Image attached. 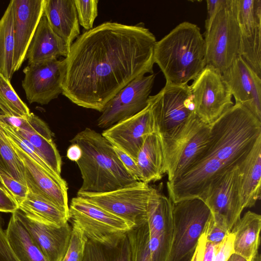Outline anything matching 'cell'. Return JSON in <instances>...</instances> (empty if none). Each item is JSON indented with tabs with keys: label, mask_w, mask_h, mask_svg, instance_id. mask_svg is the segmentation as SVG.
<instances>
[{
	"label": "cell",
	"mask_w": 261,
	"mask_h": 261,
	"mask_svg": "<svg viewBox=\"0 0 261 261\" xmlns=\"http://www.w3.org/2000/svg\"><path fill=\"white\" fill-rule=\"evenodd\" d=\"M31 113L15 91L10 81L0 74V115L28 118Z\"/></svg>",
	"instance_id": "obj_33"
},
{
	"label": "cell",
	"mask_w": 261,
	"mask_h": 261,
	"mask_svg": "<svg viewBox=\"0 0 261 261\" xmlns=\"http://www.w3.org/2000/svg\"><path fill=\"white\" fill-rule=\"evenodd\" d=\"M189 88L195 114L205 124L213 123L233 105L222 73L210 66H205Z\"/></svg>",
	"instance_id": "obj_11"
},
{
	"label": "cell",
	"mask_w": 261,
	"mask_h": 261,
	"mask_svg": "<svg viewBox=\"0 0 261 261\" xmlns=\"http://www.w3.org/2000/svg\"><path fill=\"white\" fill-rule=\"evenodd\" d=\"M154 62L166 84L185 85L194 80L206 66L205 46L200 28L184 21L156 41Z\"/></svg>",
	"instance_id": "obj_4"
},
{
	"label": "cell",
	"mask_w": 261,
	"mask_h": 261,
	"mask_svg": "<svg viewBox=\"0 0 261 261\" xmlns=\"http://www.w3.org/2000/svg\"><path fill=\"white\" fill-rule=\"evenodd\" d=\"M22 87L30 103L47 105L62 94L65 59H51L28 65L23 70Z\"/></svg>",
	"instance_id": "obj_13"
},
{
	"label": "cell",
	"mask_w": 261,
	"mask_h": 261,
	"mask_svg": "<svg viewBox=\"0 0 261 261\" xmlns=\"http://www.w3.org/2000/svg\"><path fill=\"white\" fill-rule=\"evenodd\" d=\"M244 208L253 206L260 197L261 136L238 164Z\"/></svg>",
	"instance_id": "obj_23"
},
{
	"label": "cell",
	"mask_w": 261,
	"mask_h": 261,
	"mask_svg": "<svg viewBox=\"0 0 261 261\" xmlns=\"http://www.w3.org/2000/svg\"><path fill=\"white\" fill-rule=\"evenodd\" d=\"M141 181L148 184L160 180L165 174L162 145L155 133L145 139L136 158Z\"/></svg>",
	"instance_id": "obj_25"
},
{
	"label": "cell",
	"mask_w": 261,
	"mask_h": 261,
	"mask_svg": "<svg viewBox=\"0 0 261 261\" xmlns=\"http://www.w3.org/2000/svg\"><path fill=\"white\" fill-rule=\"evenodd\" d=\"M69 51L70 47L52 30L43 14L27 52L28 65L61 56L66 58Z\"/></svg>",
	"instance_id": "obj_21"
},
{
	"label": "cell",
	"mask_w": 261,
	"mask_h": 261,
	"mask_svg": "<svg viewBox=\"0 0 261 261\" xmlns=\"http://www.w3.org/2000/svg\"><path fill=\"white\" fill-rule=\"evenodd\" d=\"M43 14L52 30L70 48L80 34L74 0H45Z\"/></svg>",
	"instance_id": "obj_22"
},
{
	"label": "cell",
	"mask_w": 261,
	"mask_h": 261,
	"mask_svg": "<svg viewBox=\"0 0 261 261\" xmlns=\"http://www.w3.org/2000/svg\"><path fill=\"white\" fill-rule=\"evenodd\" d=\"M154 127L160 139L167 138L196 115L189 86L166 84L148 99Z\"/></svg>",
	"instance_id": "obj_8"
},
{
	"label": "cell",
	"mask_w": 261,
	"mask_h": 261,
	"mask_svg": "<svg viewBox=\"0 0 261 261\" xmlns=\"http://www.w3.org/2000/svg\"><path fill=\"white\" fill-rule=\"evenodd\" d=\"M5 232L9 245L19 261H48L14 213Z\"/></svg>",
	"instance_id": "obj_26"
},
{
	"label": "cell",
	"mask_w": 261,
	"mask_h": 261,
	"mask_svg": "<svg viewBox=\"0 0 261 261\" xmlns=\"http://www.w3.org/2000/svg\"><path fill=\"white\" fill-rule=\"evenodd\" d=\"M240 30V56L261 78V25Z\"/></svg>",
	"instance_id": "obj_30"
},
{
	"label": "cell",
	"mask_w": 261,
	"mask_h": 261,
	"mask_svg": "<svg viewBox=\"0 0 261 261\" xmlns=\"http://www.w3.org/2000/svg\"><path fill=\"white\" fill-rule=\"evenodd\" d=\"M114 148L118 158L127 171L136 180L141 181V174L136 161L120 149L115 146H114Z\"/></svg>",
	"instance_id": "obj_41"
},
{
	"label": "cell",
	"mask_w": 261,
	"mask_h": 261,
	"mask_svg": "<svg viewBox=\"0 0 261 261\" xmlns=\"http://www.w3.org/2000/svg\"><path fill=\"white\" fill-rule=\"evenodd\" d=\"M69 219L83 231L88 240L100 243L113 241L133 225L87 200L76 196L69 206Z\"/></svg>",
	"instance_id": "obj_12"
},
{
	"label": "cell",
	"mask_w": 261,
	"mask_h": 261,
	"mask_svg": "<svg viewBox=\"0 0 261 261\" xmlns=\"http://www.w3.org/2000/svg\"><path fill=\"white\" fill-rule=\"evenodd\" d=\"M18 209L29 218L47 224L61 226L69 219V216L56 205L29 191L18 204Z\"/></svg>",
	"instance_id": "obj_27"
},
{
	"label": "cell",
	"mask_w": 261,
	"mask_h": 261,
	"mask_svg": "<svg viewBox=\"0 0 261 261\" xmlns=\"http://www.w3.org/2000/svg\"><path fill=\"white\" fill-rule=\"evenodd\" d=\"M156 42L141 23L105 22L85 32L65 58L62 94L78 106L101 112L132 81L153 73Z\"/></svg>",
	"instance_id": "obj_1"
},
{
	"label": "cell",
	"mask_w": 261,
	"mask_h": 261,
	"mask_svg": "<svg viewBox=\"0 0 261 261\" xmlns=\"http://www.w3.org/2000/svg\"><path fill=\"white\" fill-rule=\"evenodd\" d=\"M70 142L82 150V156L76 162L83 180L77 193H106L137 181L123 166L113 145L101 134L87 127Z\"/></svg>",
	"instance_id": "obj_3"
},
{
	"label": "cell",
	"mask_w": 261,
	"mask_h": 261,
	"mask_svg": "<svg viewBox=\"0 0 261 261\" xmlns=\"http://www.w3.org/2000/svg\"><path fill=\"white\" fill-rule=\"evenodd\" d=\"M233 241V234L230 232L219 245L216 246L213 261H227L234 253Z\"/></svg>",
	"instance_id": "obj_39"
},
{
	"label": "cell",
	"mask_w": 261,
	"mask_h": 261,
	"mask_svg": "<svg viewBox=\"0 0 261 261\" xmlns=\"http://www.w3.org/2000/svg\"><path fill=\"white\" fill-rule=\"evenodd\" d=\"M205 233H203L198 241L195 252L191 261H202L206 244Z\"/></svg>",
	"instance_id": "obj_45"
},
{
	"label": "cell",
	"mask_w": 261,
	"mask_h": 261,
	"mask_svg": "<svg viewBox=\"0 0 261 261\" xmlns=\"http://www.w3.org/2000/svg\"><path fill=\"white\" fill-rule=\"evenodd\" d=\"M216 246L206 241L202 261H213L215 254Z\"/></svg>",
	"instance_id": "obj_47"
},
{
	"label": "cell",
	"mask_w": 261,
	"mask_h": 261,
	"mask_svg": "<svg viewBox=\"0 0 261 261\" xmlns=\"http://www.w3.org/2000/svg\"><path fill=\"white\" fill-rule=\"evenodd\" d=\"M83 261H131L126 233L107 243L88 240Z\"/></svg>",
	"instance_id": "obj_28"
},
{
	"label": "cell",
	"mask_w": 261,
	"mask_h": 261,
	"mask_svg": "<svg viewBox=\"0 0 261 261\" xmlns=\"http://www.w3.org/2000/svg\"><path fill=\"white\" fill-rule=\"evenodd\" d=\"M154 187L136 181L124 187L102 193H77L81 197L126 221L134 227L147 222V208Z\"/></svg>",
	"instance_id": "obj_10"
},
{
	"label": "cell",
	"mask_w": 261,
	"mask_h": 261,
	"mask_svg": "<svg viewBox=\"0 0 261 261\" xmlns=\"http://www.w3.org/2000/svg\"><path fill=\"white\" fill-rule=\"evenodd\" d=\"M0 120L15 128L30 133H38L49 140H53L52 133L48 125L32 113L28 118L0 115Z\"/></svg>",
	"instance_id": "obj_35"
},
{
	"label": "cell",
	"mask_w": 261,
	"mask_h": 261,
	"mask_svg": "<svg viewBox=\"0 0 261 261\" xmlns=\"http://www.w3.org/2000/svg\"><path fill=\"white\" fill-rule=\"evenodd\" d=\"M200 199L210 209L215 224L230 232L244 210L238 165L216 175Z\"/></svg>",
	"instance_id": "obj_9"
},
{
	"label": "cell",
	"mask_w": 261,
	"mask_h": 261,
	"mask_svg": "<svg viewBox=\"0 0 261 261\" xmlns=\"http://www.w3.org/2000/svg\"><path fill=\"white\" fill-rule=\"evenodd\" d=\"M0 261H19L11 248L7 239L5 230L2 227L0 217Z\"/></svg>",
	"instance_id": "obj_42"
},
{
	"label": "cell",
	"mask_w": 261,
	"mask_h": 261,
	"mask_svg": "<svg viewBox=\"0 0 261 261\" xmlns=\"http://www.w3.org/2000/svg\"><path fill=\"white\" fill-rule=\"evenodd\" d=\"M0 171L26 186L24 168L0 122Z\"/></svg>",
	"instance_id": "obj_32"
},
{
	"label": "cell",
	"mask_w": 261,
	"mask_h": 261,
	"mask_svg": "<svg viewBox=\"0 0 261 261\" xmlns=\"http://www.w3.org/2000/svg\"><path fill=\"white\" fill-rule=\"evenodd\" d=\"M261 136V121L235 103L210 124L208 144L194 165L178 178L167 182L172 203L200 198L218 174L238 165Z\"/></svg>",
	"instance_id": "obj_2"
},
{
	"label": "cell",
	"mask_w": 261,
	"mask_h": 261,
	"mask_svg": "<svg viewBox=\"0 0 261 261\" xmlns=\"http://www.w3.org/2000/svg\"><path fill=\"white\" fill-rule=\"evenodd\" d=\"M227 261H247L244 258L236 253H233Z\"/></svg>",
	"instance_id": "obj_48"
},
{
	"label": "cell",
	"mask_w": 261,
	"mask_h": 261,
	"mask_svg": "<svg viewBox=\"0 0 261 261\" xmlns=\"http://www.w3.org/2000/svg\"><path fill=\"white\" fill-rule=\"evenodd\" d=\"M131 261H152L147 222L128 230Z\"/></svg>",
	"instance_id": "obj_34"
},
{
	"label": "cell",
	"mask_w": 261,
	"mask_h": 261,
	"mask_svg": "<svg viewBox=\"0 0 261 261\" xmlns=\"http://www.w3.org/2000/svg\"><path fill=\"white\" fill-rule=\"evenodd\" d=\"M87 241L82 229L73 223L68 246L62 261H83Z\"/></svg>",
	"instance_id": "obj_36"
},
{
	"label": "cell",
	"mask_w": 261,
	"mask_h": 261,
	"mask_svg": "<svg viewBox=\"0 0 261 261\" xmlns=\"http://www.w3.org/2000/svg\"><path fill=\"white\" fill-rule=\"evenodd\" d=\"M155 75L140 76L120 90L105 106L97 119V126L108 128L145 109Z\"/></svg>",
	"instance_id": "obj_14"
},
{
	"label": "cell",
	"mask_w": 261,
	"mask_h": 261,
	"mask_svg": "<svg viewBox=\"0 0 261 261\" xmlns=\"http://www.w3.org/2000/svg\"><path fill=\"white\" fill-rule=\"evenodd\" d=\"M13 20L14 0H12L0 19V74L9 81L14 73Z\"/></svg>",
	"instance_id": "obj_29"
},
{
	"label": "cell",
	"mask_w": 261,
	"mask_h": 261,
	"mask_svg": "<svg viewBox=\"0 0 261 261\" xmlns=\"http://www.w3.org/2000/svg\"><path fill=\"white\" fill-rule=\"evenodd\" d=\"M250 261H261L260 254L257 253Z\"/></svg>",
	"instance_id": "obj_49"
},
{
	"label": "cell",
	"mask_w": 261,
	"mask_h": 261,
	"mask_svg": "<svg viewBox=\"0 0 261 261\" xmlns=\"http://www.w3.org/2000/svg\"><path fill=\"white\" fill-rule=\"evenodd\" d=\"M260 228V215L247 211L231 231L234 236V253L250 261L258 253Z\"/></svg>",
	"instance_id": "obj_24"
},
{
	"label": "cell",
	"mask_w": 261,
	"mask_h": 261,
	"mask_svg": "<svg viewBox=\"0 0 261 261\" xmlns=\"http://www.w3.org/2000/svg\"><path fill=\"white\" fill-rule=\"evenodd\" d=\"M45 0H14V72L26 60V54L43 14Z\"/></svg>",
	"instance_id": "obj_19"
},
{
	"label": "cell",
	"mask_w": 261,
	"mask_h": 261,
	"mask_svg": "<svg viewBox=\"0 0 261 261\" xmlns=\"http://www.w3.org/2000/svg\"><path fill=\"white\" fill-rule=\"evenodd\" d=\"M223 0H207V17L205 24L208 23L220 8Z\"/></svg>",
	"instance_id": "obj_44"
},
{
	"label": "cell",
	"mask_w": 261,
	"mask_h": 261,
	"mask_svg": "<svg viewBox=\"0 0 261 261\" xmlns=\"http://www.w3.org/2000/svg\"><path fill=\"white\" fill-rule=\"evenodd\" d=\"M18 209V203L0 185V212L12 214Z\"/></svg>",
	"instance_id": "obj_43"
},
{
	"label": "cell",
	"mask_w": 261,
	"mask_h": 261,
	"mask_svg": "<svg viewBox=\"0 0 261 261\" xmlns=\"http://www.w3.org/2000/svg\"><path fill=\"white\" fill-rule=\"evenodd\" d=\"M205 233L206 242L216 246L219 245L230 232L217 225L212 216L207 223Z\"/></svg>",
	"instance_id": "obj_40"
},
{
	"label": "cell",
	"mask_w": 261,
	"mask_h": 261,
	"mask_svg": "<svg viewBox=\"0 0 261 261\" xmlns=\"http://www.w3.org/2000/svg\"><path fill=\"white\" fill-rule=\"evenodd\" d=\"M9 141L23 165L25 184L29 191L55 204L69 216L66 181L62 177L45 170Z\"/></svg>",
	"instance_id": "obj_16"
},
{
	"label": "cell",
	"mask_w": 261,
	"mask_h": 261,
	"mask_svg": "<svg viewBox=\"0 0 261 261\" xmlns=\"http://www.w3.org/2000/svg\"><path fill=\"white\" fill-rule=\"evenodd\" d=\"M14 213L47 260L62 261L71 234L72 228L68 223L58 226L32 219L19 209Z\"/></svg>",
	"instance_id": "obj_20"
},
{
	"label": "cell",
	"mask_w": 261,
	"mask_h": 261,
	"mask_svg": "<svg viewBox=\"0 0 261 261\" xmlns=\"http://www.w3.org/2000/svg\"><path fill=\"white\" fill-rule=\"evenodd\" d=\"M66 155L70 160L76 162L82 156L81 149L77 145L71 144L67 150Z\"/></svg>",
	"instance_id": "obj_46"
},
{
	"label": "cell",
	"mask_w": 261,
	"mask_h": 261,
	"mask_svg": "<svg viewBox=\"0 0 261 261\" xmlns=\"http://www.w3.org/2000/svg\"><path fill=\"white\" fill-rule=\"evenodd\" d=\"M12 127L19 135L33 145L47 166L56 174L61 176L62 159L53 140H49L38 133H30Z\"/></svg>",
	"instance_id": "obj_31"
},
{
	"label": "cell",
	"mask_w": 261,
	"mask_h": 261,
	"mask_svg": "<svg viewBox=\"0 0 261 261\" xmlns=\"http://www.w3.org/2000/svg\"><path fill=\"white\" fill-rule=\"evenodd\" d=\"M205 28L206 66L222 73L240 56L241 34L233 0H223Z\"/></svg>",
	"instance_id": "obj_6"
},
{
	"label": "cell",
	"mask_w": 261,
	"mask_h": 261,
	"mask_svg": "<svg viewBox=\"0 0 261 261\" xmlns=\"http://www.w3.org/2000/svg\"><path fill=\"white\" fill-rule=\"evenodd\" d=\"M0 185L16 201L18 205L27 197L29 193L27 186L1 171Z\"/></svg>",
	"instance_id": "obj_38"
},
{
	"label": "cell",
	"mask_w": 261,
	"mask_h": 261,
	"mask_svg": "<svg viewBox=\"0 0 261 261\" xmlns=\"http://www.w3.org/2000/svg\"><path fill=\"white\" fill-rule=\"evenodd\" d=\"M210 137V124L195 115L171 136L160 139L167 182L178 178L194 165L205 150Z\"/></svg>",
	"instance_id": "obj_5"
},
{
	"label": "cell",
	"mask_w": 261,
	"mask_h": 261,
	"mask_svg": "<svg viewBox=\"0 0 261 261\" xmlns=\"http://www.w3.org/2000/svg\"><path fill=\"white\" fill-rule=\"evenodd\" d=\"M173 234L167 261H191L211 212L201 199L173 203Z\"/></svg>",
	"instance_id": "obj_7"
},
{
	"label": "cell",
	"mask_w": 261,
	"mask_h": 261,
	"mask_svg": "<svg viewBox=\"0 0 261 261\" xmlns=\"http://www.w3.org/2000/svg\"><path fill=\"white\" fill-rule=\"evenodd\" d=\"M79 24L86 30L93 29L98 15V0H74Z\"/></svg>",
	"instance_id": "obj_37"
},
{
	"label": "cell",
	"mask_w": 261,
	"mask_h": 261,
	"mask_svg": "<svg viewBox=\"0 0 261 261\" xmlns=\"http://www.w3.org/2000/svg\"><path fill=\"white\" fill-rule=\"evenodd\" d=\"M222 74L236 103L247 109L261 121V78L240 56Z\"/></svg>",
	"instance_id": "obj_18"
},
{
	"label": "cell",
	"mask_w": 261,
	"mask_h": 261,
	"mask_svg": "<svg viewBox=\"0 0 261 261\" xmlns=\"http://www.w3.org/2000/svg\"><path fill=\"white\" fill-rule=\"evenodd\" d=\"M154 133L153 121L148 105L137 114L105 129L101 133L114 146L136 161L146 137Z\"/></svg>",
	"instance_id": "obj_17"
},
{
	"label": "cell",
	"mask_w": 261,
	"mask_h": 261,
	"mask_svg": "<svg viewBox=\"0 0 261 261\" xmlns=\"http://www.w3.org/2000/svg\"><path fill=\"white\" fill-rule=\"evenodd\" d=\"M161 190L154 187L147 208L152 261H167L172 239L173 203Z\"/></svg>",
	"instance_id": "obj_15"
}]
</instances>
